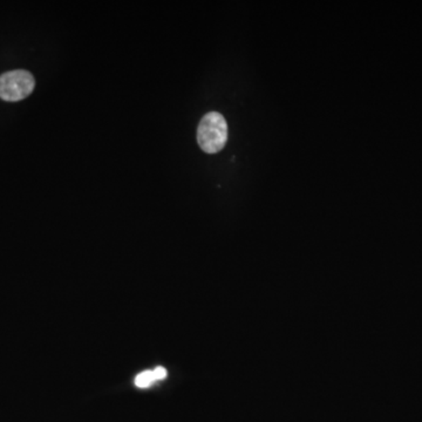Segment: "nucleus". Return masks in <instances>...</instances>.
Returning a JSON list of instances; mask_svg holds the SVG:
<instances>
[{"label": "nucleus", "mask_w": 422, "mask_h": 422, "mask_svg": "<svg viewBox=\"0 0 422 422\" xmlns=\"http://www.w3.org/2000/svg\"><path fill=\"white\" fill-rule=\"evenodd\" d=\"M228 141V123L218 112H210L202 118L197 128V142L203 152L216 154Z\"/></svg>", "instance_id": "1"}, {"label": "nucleus", "mask_w": 422, "mask_h": 422, "mask_svg": "<svg viewBox=\"0 0 422 422\" xmlns=\"http://www.w3.org/2000/svg\"><path fill=\"white\" fill-rule=\"evenodd\" d=\"M35 87V76L25 69H15L0 76V99L15 103L26 99Z\"/></svg>", "instance_id": "2"}, {"label": "nucleus", "mask_w": 422, "mask_h": 422, "mask_svg": "<svg viewBox=\"0 0 422 422\" xmlns=\"http://www.w3.org/2000/svg\"><path fill=\"white\" fill-rule=\"evenodd\" d=\"M154 381L156 380L152 371H145L135 378V385L140 388L149 387L150 385L154 384Z\"/></svg>", "instance_id": "3"}, {"label": "nucleus", "mask_w": 422, "mask_h": 422, "mask_svg": "<svg viewBox=\"0 0 422 422\" xmlns=\"http://www.w3.org/2000/svg\"><path fill=\"white\" fill-rule=\"evenodd\" d=\"M154 377H155V380H162L164 378L167 377V369L162 367V366H159V367H156L154 371Z\"/></svg>", "instance_id": "4"}]
</instances>
